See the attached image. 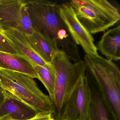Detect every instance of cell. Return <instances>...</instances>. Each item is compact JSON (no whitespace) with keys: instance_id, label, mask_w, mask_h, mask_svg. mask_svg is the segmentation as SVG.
<instances>
[{"instance_id":"cell-7","label":"cell","mask_w":120,"mask_h":120,"mask_svg":"<svg viewBox=\"0 0 120 120\" xmlns=\"http://www.w3.org/2000/svg\"><path fill=\"white\" fill-rule=\"evenodd\" d=\"M59 9L60 16L76 45L81 46L86 54L98 55L92 35L79 21L69 3L59 4Z\"/></svg>"},{"instance_id":"cell-19","label":"cell","mask_w":120,"mask_h":120,"mask_svg":"<svg viewBox=\"0 0 120 120\" xmlns=\"http://www.w3.org/2000/svg\"><path fill=\"white\" fill-rule=\"evenodd\" d=\"M5 92L6 91L0 87V107L4 101L5 98Z\"/></svg>"},{"instance_id":"cell-12","label":"cell","mask_w":120,"mask_h":120,"mask_svg":"<svg viewBox=\"0 0 120 120\" xmlns=\"http://www.w3.org/2000/svg\"><path fill=\"white\" fill-rule=\"evenodd\" d=\"M69 3L79 21L92 35L105 32L109 28L92 11L79 4L77 0H72Z\"/></svg>"},{"instance_id":"cell-2","label":"cell","mask_w":120,"mask_h":120,"mask_svg":"<svg viewBox=\"0 0 120 120\" xmlns=\"http://www.w3.org/2000/svg\"><path fill=\"white\" fill-rule=\"evenodd\" d=\"M84 62L87 78L92 81L109 106L117 120H120V71L113 61L100 56L86 54Z\"/></svg>"},{"instance_id":"cell-15","label":"cell","mask_w":120,"mask_h":120,"mask_svg":"<svg viewBox=\"0 0 120 120\" xmlns=\"http://www.w3.org/2000/svg\"><path fill=\"white\" fill-rule=\"evenodd\" d=\"M26 36L34 52L47 64H51L53 55L59 50L54 41L35 31Z\"/></svg>"},{"instance_id":"cell-21","label":"cell","mask_w":120,"mask_h":120,"mask_svg":"<svg viewBox=\"0 0 120 120\" xmlns=\"http://www.w3.org/2000/svg\"><path fill=\"white\" fill-rule=\"evenodd\" d=\"M53 120H54V119H53Z\"/></svg>"},{"instance_id":"cell-9","label":"cell","mask_w":120,"mask_h":120,"mask_svg":"<svg viewBox=\"0 0 120 120\" xmlns=\"http://www.w3.org/2000/svg\"><path fill=\"white\" fill-rule=\"evenodd\" d=\"M0 69L19 72L32 78L38 79L31 62L19 54L0 52Z\"/></svg>"},{"instance_id":"cell-8","label":"cell","mask_w":120,"mask_h":120,"mask_svg":"<svg viewBox=\"0 0 120 120\" xmlns=\"http://www.w3.org/2000/svg\"><path fill=\"white\" fill-rule=\"evenodd\" d=\"M36 115L33 109L6 91L4 101L0 107V118L5 116L17 120H29Z\"/></svg>"},{"instance_id":"cell-3","label":"cell","mask_w":120,"mask_h":120,"mask_svg":"<svg viewBox=\"0 0 120 120\" xmlns=\"http://www.w3.org/2000/svg\"><path fill=\"white\" fill-rule=\"evenodd\" d=\"M0 87L30 107L37 114L53 113L50 97L41 91L33 78L19 72L0 69Z\"/></svg>"},{"instance_id":"cell-17","label":"cell","mask_w":120,"mask_h":120,"mask_svg":"<svg viewBox=\"0 0 120 120\" xmlns=\"http://www.w3.org/2000/svg\"><path fill=\"white\" fill-rule=\"evenodd\" d=\"M0 52L18 54L14 46L0 28Z\"/></svg>"},{"instance_id":"cell-1","label":"cell","mask_w":120,"mask_h":120,"mask_svg":"<svg viewBox=\"0 0 120 120\" xmlns=\"http://www.w3.org/2000/svg\"><path fill=\"white\" fill-rule=\"evenodd\" d=\"M25 2L34 31L54 41L59 50L74 63L83 61L60 16L59 4L47 0H26Z\"/></svg>"},{"instance_id":"cell-11","label":"cell","mask_w":120,"mask_h":120,"mask_svg":"<svg viewBox=\"0 0 120 120\" xmlns=\"http://www.w3.org/2000/svg\"><path fill=\"white\" fill-rule=\"evenodd\" d=\"M98 50L107 60L117 61L120 59V26L105 32L98 42Z\"/></svg>"},{"instance_id":"cell-4","label":"cell","mask_w":120,"mask_h":120,"mask_svg":"<svg viewBox=\"0 0 120 120\" xmlns=\"http://www.w3.org/2000/svg\"><path fill=\"white\" fill-rule=\"evenodd\" d=\"M56 76L54 98L52 101V119L58 120L64 105L79 79L85 75L87 67L84 61L73 63L60 50L53 55L51 63Z\"/></svg>"},{"instance_id":"cell-10","label":"cell","mask_w":120,"mask_h":120,"mask_svg":"<svg viewBox=\"0 0 120 120\" xmlns=\"http://www.w3.org/2000/svg\"><path fill=\"white\" fill-rule=\"evenodd\" d=\"M79 4L88 8L109 28L119 21L118 9L106 0H77Z\"/></svg>"},{"instance_id":"cell-5","label":"cell","mask_w":120,"mask_h":120,"mask_svg":"<svg viewBox=\"0 0 120 120\" xmlns=\"http://www.w3.org/2000/svg\"><path fill=\"white\" fill-rule=\"evenodd\" d=\"M90 101L87 78L83 75L68 98L58 120H90Z\"/></svg>"},{"instance_id":"cell-18","label":"cell","mask_w":120,"mask_h":120,"mask_svg":"<svg viewBox=\"0 0 120 120\" xmlns=\"http://www.w3.org/2000/svg\"><path fill=\"white\" fill-rule=\"evenodd\" d=\"M29 120H53V119L51 114L41 113L37 114L35 117Z\"/></svg>"},{"instance_id":"cell-20","label":"cell","mask_w":120,"mask_h":120,"mask_svg":"<svg viewBox=\"0 0 120 120\" xmlns=\"http://www.w3.org/2000/svg\"><path fill=\"white\" fill-rule=\"evenodd\" d=\"M0 120H19L17 119H14L11 118H8V117H3L0 118Z\"/></svg>"},{"instance_id":"cell-14","label":"cell","mask_w":120,"mask_h":120,"mask_svg":"<svg viewBox=\"0 0 120 120\" xmlns=\"http://www.w3.org/2000/svg\"><path fill=\"white\" fill-rule=\"evenodd\" d=\"M3 31L11 41L19 54L26 57L33 63L38 65L45 66L50 64H47L34 52L26 35L14 29L3 30Z\"/></svg>"},{"instance_id":"cell-16","label":"cell","mask_w":120,"mask_h":120,"mask_svg":"<svg viewBox=\"0 0 120 120\" xmlns=\"http://www.w3.org/2000/svg\"><path fill=\"white\" fill-rule=\"evenodd\" d=\"M38 76V79L43 84L48 91L51 101L54 98L56 76L52 64L42 66L32 62Z\"/></svg>"},{"instance_id":"cell-6","label":"cell","mask_w":120,"mask_h":120,"mask_svg":"<svg viewBox=\"0 0 120 120\" xmlns=\"http://www.w3.org/2000/svg\"><path fill=\"white\" fill-rule=\"evenodd\" d=\"M0 28L14 29L26 35L34 32L23 0H0Z\"/></svg>"},{"instance_id":"cell-13","label":"cell","mask_w":120,"mask_h":120,"mask_svg":"<svg viewBox=\"0 0 120 120\" xmlns=\"http://www.w3.org/2000/svg\"><path fill=\"white\" fill-rule=\"evenodd\" d=\"M87 79L90 91V120H117L97 87Z\"/></svg>"}]
</instances>
